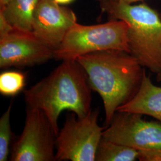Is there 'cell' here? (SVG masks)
I'll return each mask as SVG.
<instances>
[{"instance_id":"6da1fadb","label":"cell","mask_w":161,"mask_h":161,"mask_svg":"<svg viewBox=\"0 0 161 161\" xmlns=\"http://www.w3.org/2000/svg\"><path fill=\"white\" fill-rule=\"evenodd\" d=\"M92 91L80 64L76 60H65L23 93L26 106L42 110L57 136L58 119L63 111H71L79 118L91 111Z\"/></svg>"},{"instance_id":"7a4b0ae2","label":"cell","mask_w":161,"mask_h":161,"mask_svg":"<svg viewBox=\"0 0 161 161\" xmlns=\"http://www.w3.org/2000/svg\"><path fill=\"white\" fill-rule=\"evenodd\" d=\"M76 60L84 69L92 90L102 99L108 126L118 109L138 92L144 67L131 53L119 50L94 52Z\"/></svg>"},{"instance_id":"3957f363","label":"cell","mask_w":161,"mask_h":161,"mask_svg":"<svg viewBox=\"0 0 161 161\" xmlns=\"http://www.w3.org/2000/svg\"><path fill=\"white\" fill-rule=\"evenodd\" d=\"M102 11L110 19L123 20L129 25L130 53L153 73L161 71V17L146 4H127L117 0H97Z\"/></svg>"},{"instance_id":"277c9868","label":"cell","mask_w":161,"mask_h":161,"mask_svg":"<svg viewBox=\"0 0 161 161\" xmlns=\"http://www.w3.org/2000/svg\"><path fill=\"white\" fill-rule=\"evenodd\" d=\"M128 29L129 25L126 22L116 19L93 25L76 23L54 52V58L61 61L76 60L87 54L106 50L130 53Z\"/></svg>"},{"instance_id":"5b68a950","label":"cell","mask_w":161,"mask_h":161,"mask_svg":"<svg viewBox=\"0 0 161 161\" xmlns=\"http://www.w3.org/2000/svg\"><path fill=\"white\" fill-rule=\"evenodd\" d=\"M103 137L138 151L140 161H161V123L142 115L117 111Z\"/></svg>"},{"instance_id":"8992f818","label":"cell","mask_w":161,"mask_h":161,"mask_svg":"<svg viewBox=\"0 0 161 161\" xmlns=\"http://www.w3.org/2000/svg\"><path fill=\"white\" fill-rule=\"evenodd\" d=\"M99 111L91 110L79 118L68 115L56 139V161H95L104 127L98 124Z\"/></svg>"},{"instance_id":"52a82bcc","label":"cell","mask_w":161,"mask_h":161,"mask_svg":"<svg viewBox=\"0 0 161 161\" xmlns=\"http://www.w3.org/2000/svg\"><path fill=\"white\" fill-rule=\"evenodd\" d=\"M56 135L44 113L26 106L23 131L13 144L12 161H56Z\"/></svg>"},{"instance_id":"ba28073f","label":"cell","mask_w":161,"mask_h":161,"mask_svg":"<svg viewBox=\"0 0 161 161\" xmlns=\"http://www.w3.org/2000/svg\"><path fill=\"white\" fill-rule=\"evenodd\" d=\"M54 58V50L32 32L14 29L0 38V68H24L44 64Z\"/></svg>"},{"instance_id":"9c48e42d","label":"cell","mask_w":161,"mask_h":161,"mask_svg":"<svg viewBox=\"0 0 161 161\" xmlns=\"http://www.w3.org/2000/svg\"><path fill=\"white\" fill-rule=\"evenodd\" d=\"M76 22L74 12L54 0H40L35 12L33 34L54 52Z\"/></svg>"},{"instance_id":"30bf717a","label":"cell","mask_w":161,"mask_h":161,"mask_svg":"<svg viewBox=\"0 0 161 161\" xmlns=\"http://www.w3.org/2000/svg\"><path fill=\"white\" fill-rule=\"evenodd\" d=\"M117 111L147 115L161 123V86L154 85L145 72L138 92Z\"/></svg>"},{"instance_id":"8fae6325","label":"cell","mask_w":161,"mask_h":161,"mask_svg":"<svg viewBox=\"0 0 161 161\" xmlns=\"http://www.w3.org/2000/svg\"><path fill=\"white\" fill-rule=\"evenodd\" d=\"M40 0H10L0 8L14 29L32 32L35 12Z\"/></svg>"},{"instance_id":"7c38bea8","label":"cell","mask_w":161,"mask_h":161,"mask_svg":"<svg viewBox=\"0 0 161 161\" xmlns=\"http://www.w3.org/2000/svg\"><path fill=\"white\" fill-rule=\"evenodd\" d=\"M138 151L114 143L102 136L98 145L95 161H134L138 160Z\"/></svg>"},{"instance_id":"4fadbf2b","label":"cell","mask_w":161,"mask_h":161,"mask_svg":"<svg viewBox=\"0 0 161 161\" xmlns=\"http://www.w3.org/2000/svg\"><path fill=\"white\" fill-rule=\"evenodd\" d=\"M25 74L19 70H6L0 74V93L13 97L21 92L26 84Z\"/></svg>"},{"instance_id":"5bb4252c","label":"cell","mask_w":161,"mask_h":161,"mask_svg":"<svg viewBox=\"0 0 161 161\" xmlns=\"http://www.w3.org/2000/svg\"><path fill=\"white\" fill-rule=\"evenodd\" d=\"M12 104V102L10 103L0 118V161H7L10 153L9 147L12 134L10 125Z\"/></svg>"},{"instance_id":"9a60e30c","label":"cell","mask_w":161,"mask_h":161,"mask_svg":"<svg viewBox=\"0 0 161 161\" xmlns=\"http://www.w3.org/2000/svg\"><path fill=\"white\" fill-rule=\"evenodd\" d=\"M14 29V28L6 19L2 12H0V38L3 37Z\"/></svg>"},{"instance_id":"2e32d148","label":"cell","mask_w":161,"mask_h":161,"mask_svg":"<svg viewBox=\"0 0 161 161\" xmlns=\"http://www.w3.org/2000/svg\"><path fill=\"white\" fill-rule=\"evenodd\" d=\"M54 1H56L58 4L64 6V5L69 4L72 2H74L75 0H54Z\"/></svg>"},{"instance_id":"e0dca14e","label":"cell","mask_w":161,"mask_h":161,"mask_svg":"<svg viewBox=\"0 0 161 161\" xmlns=\"http://www.w3.org/2000/svg\"><path fill=\"white\" fill-rule=\"evenodd\" d=\"M121 2H123L127 4H132L134 3H136V2H138V1H144V0H117Z\"/></svg>"},{"instance_id":"ac0fdd59","label":"cell","mask_w":161,"mask_h":161,"mask_svg":"<svg viewBox=\"0 0 161 161\" xmlns=\"http://www.w3.org/2000/svg\"><path fill=\"white\" fill-rule=\"evenodd\" d=\"M10 0H0V8H3Z\"/></svg>"},{"instance_id":"d6986e66","label":"cell","mask_w":161,"mask_h":161,"mask_svg":"<svg viewBox=\"0 0 161 161\" xmlns=\"http://www.w3.org/2000/svg\"><path fill=\"white\" fill-rule=\"evenodd\" d=\"M156 80L158 81L159 82H161V71L158 73V74H156Z\"/></svg>"},{"instance_id":"ffe728a7","label":"cell","mask_w":161,"mask_h":161,"mask_svg":"<svg viewBox=\"0 0 161 161\" xmlns=\"http://www.w3.org/2000/svg\"><path fill=\"white\" fill-rule=\"evenodd\" d=\"M160 15H161V13L160 14Z\"/></svg>"}]
</instances>
